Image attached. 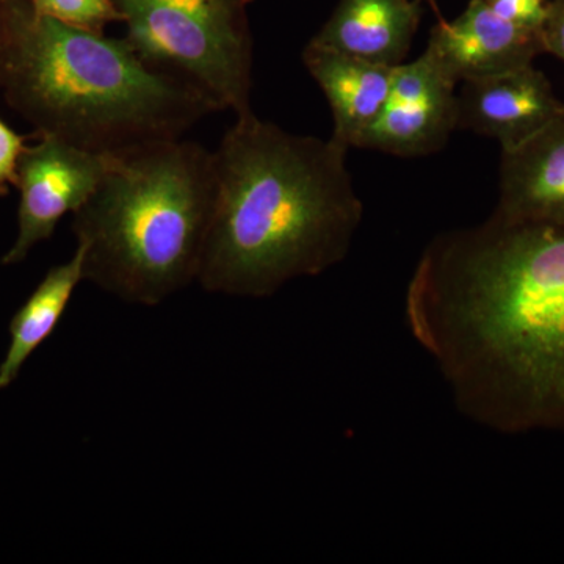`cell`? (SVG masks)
Returning a JSON list of instances; mask_svg holds the SVG:
<instances>
[{
    "instance_id": "4fadbf2b",
    "label": "cell",
    "mask_w": 564,
    "mask_h": 564,
    "mask_svg": "<svg viewBox=\"0 0 564 564\" xmlns=\"http://www.w3.org/2000/svg\"><path fill=\"white\" fill-rule=\"evenodd\" d=\"M82 281L84 258L76 248L69 261L47 272L28 302L11 318L9 350L0 364V391L17 380L28 359L44 340L50 339Z\"/></svg>"
},
{
    "instance_id": "ba28073f",
    "label": "cell",
    "mask_w": 564,
    "mask_h": 564,
    "mask_svg": "<svg viewBox=\"0 0 564 564\" xmlns=\"http://www.w3.org/2000/svg\"><path fill=\"white\" fill-rule=\"evenodd\" d=\"M564 115V104L543 70L521 66L462 82L458 129L499 141L513 150Z\"/></svg>"
},
{
    "instance_id": "9c48e42d",
    "label": "cell",
    "mask_w": 564,
    "mask_h": 564,
    "mask_svg": "<svg viewBox=\"0 0 564 564\" xmlns=\"http://www.w3.org/2000/svg\"><path fill=\"white\" fill-rule=\"evenodd\" d=\"M426 51L458 84L532 65L544 54L538 29L503 20L484 0H470L455 21L437 22Z\"/></svg>"
},
{
    "instance_id": "8fae6325",
    "label": "cell",
    "mask_w": 564,
    "mask_h": 564,
    "mask_svg": "<svg viewBox=\"0 0 564 564\" xmlns=\"http://www.w3.org/2000/svg\"><path fill=\"white\" fill-rule=\"evenodd\" d=\"M302 61L332 107V139L348 150L358 147L383 110L397 66L362 61L314 41L304 47Z\"/></svg>"
},
{
    "instance_id": "8992f818",
    "label": "cell",
    "mask_w": 564,
    "mask_h": 564,
    "mask_svg": "<svg viewBox=\"0 0 564 564\" xmlns=\"http://www.w3.org/2000/svg\"><path fill=\"white\" fill-rule=\"evenodd\" d=\"M25 144L18 161V236L3 256L6 265L24 261L33 247L51 239L58 223L90 198L107 166V154L82 150L54 135Z\"/></svg>"
},
{
    "instance_id": "d6986e66",
    "label": "cell",
    "mask_w": 564,
    "mask_h": 564,
    "mask_svg": "<svg viewBox=\"0 0 564 564\" xmlns=\"http://www.w3.org/2000/svg\"><path fill=\"white\" fill-rule=\"evenodd\" d=\"M423 2L429 3L430 9H432L433 13L436 14L437 22L445 21V18L443 17V13H441L440 6H437L436 0H423Z\"/></svg>"
},
{
    "instance_id": "e0dca14e",
    "label": "cell",
    "mask_w": 564,
    "mask_h": 564,
    "mask_svg": "<svg viewBox=\"0 0 564 564\" xmlns=\"http://www.w3.org/2000/svg\"><path fill=\"white\" fill-rule=\"evenodd\" d=\"M540 39L544 54L555 55L564 62V0H549Z\"/></svg>"
},
{
    "instance_id": "3957f363",
    "label": "cell",
    "mask_w": 564,
    "mask_h": 564,
    "mask_svg": "<svg viewBox=\"0 0 564 564\" xmlns=\"http://www.w3.org/2000/svg\"><path fill=\"white\" fill-rule=\"evenodd\" d=\"M9 47L0 88L39 135L113 154L184 139L214 106L188 82L151 68L128 40L41 14L31 0H6Z\"/></svg>"
},
{
    "instance_id": "52a82bcc",
    "label": "cell",
    "mask_w": 564,
    "mask_h": 564,
    "mask_svg": "<svg viewBox=\"0 0 564 564\" xmlns=\"http://www.w3.org/2000/svg\"><path fill=\"white\" fill-rule=\"evenodd\" d=\"M456 87L458 82L430 51L397 66L380 117L356 148L397 158H422L443 150L458 129Z\"/></svg>"
},
{
    "instance_id": "7c38bea8",
    "label": "cell",
    "mask_w": 564,
    "mask_h": 564,
    "mask_svg": "<svg viewBox=\"0 0 564 564\" xmlns=\"http://www.w3.org/2000/svg\"><path fill=\"white\" fill-rule=\"evenodd\" d=\"M423 0H340L314 43L378 65H402L419 24Z\"/></svg>"
},
{
    "instance_id": "2e32d148",
    "label": "cell",
    "mask_w": 564,
    "mask_h": 564,
    "mask_svg": "<svg viewBox=\"0 0 564 564\" xmlns=\"http://www.w3.org/2000/svg\"><path fill=\"white\" fill-rule=\"evenodd\" d=\"M24 137L0 120V195H6L17 181V166L25 143Z\"/></svg>"
},
{
    "instance_id": "5b68a950",
    "label": "cell",
    "mask_w": 564,
    "mask_h": 564,
    "mask_svg": "<svg viewBox=\"0 0 564 564\" xmlns=\"http://www.w3.org/2000/svg\"><path fill=\"white\" fill-rule=\"evenodd\" d=\"M126 40L151 68L203 93L217 110L251 111L254 0H111Z\"/></svg>"
},
{
    "instance_id": "5bb4252c",
    "label": "cell",
    "mask_w": 564,
    "mask_h": 564,
    "mask_svg": "<svg viewBox=\"0 0 564 564\" xmlns=\"http://www.w3.org/2000/svg\"><path fill=\"white\" fill-rule=\"evenodd\" d=\"M41 14L93 32H104L110 22H121L111 0H31Z\"/></svg>"
},
{
    "instance_id": "ac0fdd59",
    "label": "cell",
    "mask_w": 564,
    "mask_h": 564,
    "mask_svg": "<svg viewBox=\"0 0 564 564\" xmlns=\"http://www.w3.org/2000/svg\"><path fill=\"white\" fill-rule=\"evenodd\" d=\"M7 47H9V17H7L6 0H0V77L6 63Z\"/></svg>"
},
{
    "instance_id": "277c9868",
    "label": "cell",
    "mask_w": 564,
    "mask_h": 564,
    "mask_svg": "<svg viewBox=\"0 0 564 564\" xmlns=\"http://www.w3.org/2000/svg\"><path fill=\"white\" fill-rule=\"evenodd\" d=\"M215 195L214 152L159 140L107 154L95 192L73 214L84 281L158 306L196 282Z\"/></svg>"
},
{
    "instance_id": "9a60e30c",
    "label": "cell",
    "mask_w": 564,
    "mask_h": 564,
    "mask_svg": "<svg viewBox=\"0 0 564 564\" xmlns=\"http://www.w3.org/2000/svg\"><path fill=\"white\" fill-rule=\"evenodd\" d=\"M484 2L503 20L540 31L547 13L549 0H484Z\"/></svg>"
},
{
    "instance_id": "6da1fadb",
    "label": "cell",
    "mask_w": 564,
    "mask_h": 564,
    "mask_svg": "<svg viewBox=\"0 0 564 564\" xmlns=\"http://www.w3.org/2000/svg\"><path fill=\"white\" fill-rule=\"evenodd\" d=\"M404 321L456 408L494 432H564V225L494 212L426 245Z\"/></svg>"
},
{
    "instance_id": "30bf717a",
    "label": "cell",
    "mask_w": 564,
    "mask_h": 564,
    "mask_svg": "<svg viewBox=\"0 0 564 564\" xmlns=\"http://www.w3.org/2000/svg\"><path fill=\"white\" fill-rule=\"evenodd\" d=\"M494 212L514 220L564 225V115L521 147L502 151Z\"/></svg>"
},
{
    "instance_id": "7a4b0ae2",
    "label": "cell",
    "mask_w": 564,
    "mask_h": 564,
    "mask_svg": "<svg viewBox=\"0 0 564 564\" xmlns=\"http://www.w3.org/2000/svg\"><path fill=\"white\" fill-rule=\"evenodd\" d=\"M347 152L252 110L237 115L214 151V207L196 276L204 291L265 299L343 262L364 218Z\"/></svg>"
}]
</instances>
